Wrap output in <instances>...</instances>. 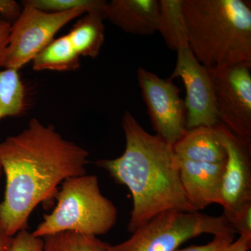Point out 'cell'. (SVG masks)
I'll list each match as a JSON object with an SVG mask.
<instances>
[{"label": "cell", "mask_w": 251, "mask_h": 251, "mask_svg": "<svg viewBox=\"0 0 251 251\" xmlns=\"http://www.w3.org/2000/svg\"><path fill=\"white\" fill-rule=\"evenodd\" d=\"M88 157L85 149L36 118L21 133L0 143V165L6 176L0 203L1 228L11 237L27 229L32 211L55 198L59 184L86 175Z\"/></svg>", "instance_id": "1"}, {"label": "cell", "mask_w": 251, "mask_h": 251, "mask_svg": "<svg viewBox=\"0 0 251 251\" xmlns=\"http://www.w3.org/2000/svg\"><path fill=\"white\" fill-rule=\"evenodd\" d=\"M122 127L125 152L113 159L98 160L96 165L131 193L133 209L128 224L130 233L161 213L196 211L185 196L179 160L173 145L146 131L129 111L124 115Z\"/></svg>", "instance_id": "2"}, {"label": "cell", "mask_w": 251, "mask_h": 251, "mask_svg": "<svg viewBox=\"0 0 251 251\" xmlns=\"http://www.w3.org/2000/svg\"><path fill=\"white\" fill-rule=\"evenodd\" d=\"M190 49L204 67L251 65V8L242 0H183Z\"/></svg>", "instance_id": "3"}, {"label": "cell", "mask_w": 251, "mask_h": 251, "mask_svg": "<svg viewBox=\"0 0 251 251\" xmlns=\"http://www.w3.org/2000/svg\"><path fill=\"white\" fill-rule=\"evenodd\" d=\"M55 199L53 211L32 232L44 238L63 232L98 236L108 233L116 224L117 209L100 192L95 175H84L63 181Z\"/></svg>", "instance_id": "4"}, {"label": "cell", "mask_w": 251, "mask_h": 251, "mask_svg": "<svg viewBox=\"0 0 251 251\" xmlns=\"http://www.w3.org/2000/svg\"><path fill=\"white\" fill-rule=\"evenodd\" d=\"M237 233L224 214L211 216L199 211L161 213L117 245L105 251H175L190 239L202 234Z\"/></svg>", "instance_id": "5"}, {"label": "cell", "mask_w": 251, "mask_h": 251, "mask_svg": "<svg viewBox=\"0 0 251 251\" xmlns=\"http://www.w3.org/2000/svg\"><path fill=\"white\" fill-rule=\"evenodd\" d=\"M21 5L22 11L11 24L7 46L0 64V67L4 69L19 71L27 63L32 62L54 40V36L62 27L87 13L80 9L49 13L24 1Z\"/></svg>", "instance_id": "6"}, {"label": "cell", "mask_w": 251, "mask_h": 251, "mask_svg": "<svg viewBox=\"0 0 251 251\" xmlns=\"http://www.w3.org/2000/svg\"><path fill=\"white\" fill-rule=\"evenodd\" d=\"M206 69L212 82L219 123L251 144V65Z\"/></svg>", "instance_id": "7"}, {"label": "cell", "mask_w": 251, "mask_h": 251, "mask_svg": "<svg viewBox=\"0 0 251 251\" xmlns=\"http://www.w3.org/2000/svg\"><path fill=\"white\" fill-rule=\"evenodd\" d=\"M144 101L156 135L173 145L184 134L186 111L177 86L140 67L137 71Z\"/></svg>", "instance_id": "8"}, {"label": "cell", "mask_w": 251, "mask_h": 251, "mask_svg": "<svg viewBox=\"0 0 251 251\" xmlns=\"http://www.w3.org/2000/svg\"><path fill=\"white\" fill-rule=\"evenodd\" d=\"M176 52V67L170 79L180 77L184 82L186 128L214 126L219 121L214 88L207 69L198 62L190 47Z\"/></svg>", "instance_id": "9"}, {"label": "cell", "mask_w": 251, "mask_h": 251, "mask_svg": "<svg viewBox=\"0 0 251 251\" xmlns=\"http://www.w3.org/2000/svg\"><path fill=\"white\" fill-rule=\"evenodd\" d=\"M215 127L226 151L220 205L228 220L251 202V144L221 123Z\"/></svg>", "instance_id": "10"}, {"label": "cell", "mask_w": 251, "mask_h": 251, "mask_svg": "<svg viewBox=\"0 0 251 251\" xmlns=\"http://www.w3.org/2000/svg\"><path fill=\"white\" fill-rule=\"evenodd\" d=\"M179 160L181 186L195 210H202L214 203L221 204L225 163Z\"/></svg>", "instance_id": "11"}, {"label": "cell", "mask_w": 251, "mask_h": 251, "mask_svg": "<svg viewBox=\"0 0 251 251\" xmlns=\"http://www.w3.org/2000/svg\"><path fill=\"white\" fill-rule=\"evenodd\" d=\"M103 14L114 25L128 34L151 35L156 32L158 0H112Z\"/></svg>", "instance_id": "12"}, {"label": "cell", "mask_w": 251, "mask_h": 251, "mask_svg": "<svg viewBox=\"0 0 251 251\" xmlns=\"http://www.w3.org/2000/svg\"><path fill=\"white\" fill-rule=\"evenodd\" d=\"M180 159L211 163H225L226 151L214 126L187 129L173 145Z\"/></svg>", "instance_id": "13"}, {"label": "cell", "mask_w": 251, "mask_h": 251, "mask_svg": "<svg viewBox=\"0 0 251 251\" xmlns=\"http://www.w3.org/2000/svg\"><path fill=\"white\" fill-rule=\"evenodd\" d=\"M156 31L167 46L178 51L189 47L183 0H159Z\"/></svg>", "instance_id": "14"}, {"label": "cell", "mask_w": 251, "mask_h": 251, "mask_svg": "<svg viewBox=\"0 0 251 251\" xmlns=\"http://www.w3.org/2000/svg\"><path fill=\"white\" fill-rule=\"evenodd\" d=\"M103 13H86L67 34L79 56L96 58L105 41Z\"/></svg>", "instance_id": "15"}, {"label": "cell", "mask_w": 251, "mask_h": 251, "mask_svg": "<svg viewBox=\"0 0 251 251\" xmlns=\"http://www.w3.org/2000/svg\"><path fill=\"white\" fill-rule=\"evenodd\" d=\"M80 56L77 53L68 35L54 39L32 60L36 72H72L80 67Z\"/></svg>", "instance_id": "16"}, {"label": "cell", "mask_w": 251, "mask_h": 251, "mask_svg": "<svg viewBox=\"0 0 251 251\" xmlns=\"http://www.w3.org/2000/svg\"><path fill=\"white\" fill-rule=\"evenodd\" d=\"M26 107V91L18 71L0 72V120L22 115Z\"/></svg>", "instance_id": "17"}, {"label": "cell", "mask_w": 251, "mask_h": 251, "mask_svg": "<svg viewBox=\"0 0 251 251\" xmlns=\"http://www.w3.org/2000/svg\"><path fill=\"white\" fill-rule=\"evenodd\" d=\"M42 251H105L108 243L97 237L63 232L43 238Z\"/></svg>", "instance_id": "18"}, {"label": "cell", "mask_w": 251, "mask_h": 251, "mask_svg": "<svg viewBox=\"0 0 251 251\" xmlns=\"http://www.w3.org/2000/svg\"><path fill=\"white\" fill-rule=\"evenodd\" d=\"M25 2L49 13H63L84 9L87 13H103L106 1L103 0H25Z\"/></svg>", "instance_id": "19"}, {"label": "cell", "mask_w": 251, "mask_h": 251, "mask_svg": "<svg viewBox=\"0 0 251 251\" xmlns=\"http://www.w3.org/2000/svg\"><path fill=\"white\" fill-rule=\"evenodd\" d=\"M43 246V238L36 237L32 232L23 229L16 234L10 251H42Z\"/></svg>", "instance_id": "20"}, {"label": "cell", "mask_w": 251, "mask_h": 251, "mask_svg": "<svg viewBox=\"0 0 251 251\" xmlns=\"http://www.w3.org/2000/svg\"><path fill=\"white\" fill-rule=\"evenodd\" d=\"M236 232L251 235V202L242 206L228 219Z\"/></svg>", "instance_id": "21"}, {"label": "cell", "mask_w": 251, "mask_h": 251, "mask_svg": "<svg viewBox=\"0 0 251 251\" xmlns=\"http://www.w3.org/2000/svg\"><path fill=\"white\" fill-rule=\"evenodd\" d=\"M235 233H226L214 236V239L205 245L191 246L175 251H222L234 241Z\"/></svg>", "instance_id": "22"}, {"label": "cell", "mask_w": 251, "mask_h": 251, "mask_svg": "<svg viewBox=\"0 0 251 251\" xmlns=\"http://www.w3.org/2000/svg\"><path fill=\"white\" fill-rule=\"evenodd\" d=\"M22 9V5L14 0H0V15L9 22L16 21Z\"/></svg>", "instance_id": "23"}, {"label": "cell", "mask_w": 251, "mask_h": 251, "mask_svg": "<svg viewBox=\"0 0 251 251\" xmlns=\"http://www.w3.org/2000/svg\"><path fill=\"white\" fill-rule=\"evenodd\" d=\"M251 247V234H241L237 240L230 243L222 251H249Z\"/></svg>", "instance_id": "24"}, {"label": "cell", "mask_w": 251, "mask_h": 251, "mask_svg": "<svg viewBox=\"0 0 251 251\" xmlns=\"http://www.w3.org/2000/svg\"><path fill=\"white\" fill-rule=\"evenodd\" d=\"M11 27V22L0 17V64L7 46Z\"/></svg>", "instance_id": "25"}, {"label": "cell", "mask_w": 251, "mask_h": 251, "mask_svg": "<svg viewBox=\"0 0 251 251\" xmlns=\"http://www.w3.org/2000/svg\"><path fill=\"white\" fill-rule=\"evenodd\" d=\"M14 237L8 235L0 226V251H10L14 244Z\"/></svg>", "instance_id": "26"}, {"label": "cell", "mask_w": 251, "mask_h": 251, "mask_svg": "<svg viewBox=\"0 0 251 251\" xmlns=\"http://www.w3.org/2000/svg\"><path fill=\"white\" fill-rule=\"evenodd\" d=\"M1 171H2V169H1V165H0V176H1Z\"/></svg>", "instance_id": "27"}]
</instances>
